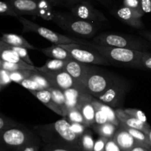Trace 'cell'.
<instances>
[{"label": "cell", "mask_w": 151, "mask_h": 151, "mask_svg": "<svg viewBox=\"0 0 151 151\" xmlns=\"http://www.w3.org/2000/svg\"><path fill=\"white\" fill-rule=\"evenodd\" d=\"M53 6L55 5H71L74 6L78 3L81 2L85 0H48Z\"/></svg>", "instance_id": "obj_43"}, {"label": "cell", "mask_w": 151, "mask_h": 151, "mask_svg": "<svg viewBox=\"0 0 151 151\" xmlns=\"http://www.w3.org/2000/svg\"><path fill=\"white\" fill-rule=\"evenodd\" d=\"M39 50L48 57L52 58L54 59L65 61H70L74 59L70 53L63 47H60L59 44H53L50 47L39 49Z\"/></svg>", "instance_id": "obj_20"}, {"label": "cell", "mask_w": 151, "mask_h": 151, "mask_svg": "<svg viewBox=\"0 0 151 151\" xmlns=\"http://www.w3.org/2000/svg\"><path fill=\"white\" fill-rule=\"evenodd\" d=\"M67 50L75 60L87 65H111L110 62L102 56L96 49L89 45L81 44H59Z\"/></svg>", "instance_id": "obj_7"}, {"label": "cell", "mask_w": 151, "mask_h": 151, "mask_svg": "<svg viewBox=\"0 0 151 151\" xmlns=\"http://www.w3.org/2000/svg\"><path fill=\"white\" fill-rule=\"evenodd\" d=\"M52 21L63 30L83 38L94 37L99 29L97 23L81 19L72 13L55 11Z\"/></svg>", "instance_id": "obj_4"}, {"label": "cell", "mask_w": 151, "mask_h": 151, "mask_svg": "<svg viewBox=\"0 0 151 151\" xmlns=\"http://www.w3.org/2000/svg\"><path fill=\"white\" fill-rule=\"evenodd\" d=\"M66 118L70 124L71 123H80V124H86L82 113H81V110L78 108L69 109L68 110Z\"/></svg>", "instance_id": "obj_32"}, {"label": "cell", "mask_w": 151, "mask_h": 151, "mask_svg": "<svg viewBox=\"0 0 151 151\" xmlns=\"http://www.w3.org/2000/svg\"><path fill=\"white\" fill-rule=\"evenodd\" d=\"M123 5L130 8L142 10L139 0H123Z\"/></svg>", "instance_id": "obj_47"}, {"label": "cell", "mask_w": 151, "mask_h": 151, "mask_svg": "<svg viewBox=\"0 0 151 151\" xmlns=\"http://www.w3.org/2000/svg\"><path fill=\"white\" fill-rule=\"evenodd\" d=\"M11 81H13L10 78V72L6 70L1 69V70H0V87H1V90H2L5 86L10 84Z\"/></svg>", "instance_id": "obj_40"}, {"label": "cell", "mask_w": 151, "mask_h": 151, "mask_svg": "<svg viewBox=\"0 0 151 151\" xmlns=\"http://www.w3.org/2000/svg\"><path fill=\"white\" fill-rule=\"evenodd\" d=\"M0 68L9 71V72L19 70H27L26 68H24L22 65H18V64L11 63V62H5V61L3 60H1V62H0Z\"/></svg>", "instance_id": "obj_38"}, {"label": "cell", "mask_w": 151, "mask_h": 151, "mask_svg": "<svg viewBox=\"0 0 151 151\" xmlns=\"http://www.w3.org/2000/svg\"><path fill=\"white\" fill-rule=\"evenodd\" d=\"M91 102H92V104L94 105V106L95 107V108L100 110L102 112H103L106 114V116L108 117V119H109V122L112 123V124H114V125L119 127V124H120V121H119L117 116H116V110H114L112 107L103 103V102H102L101 101L97 99V98H95L94 96L92 99V100H91Z\"/></svg>", "instance_id": "obj_22"}, {"label": "cell", "mask_w": 151, "mask_h": 151, "mask_svg": "<svg viewBox=\"0 0 151 151\" xmlns=\"http://www.w3.org/2000/svg\"><path fill=\"white\" fill-rule=\"evenodd\" d=\"M91 129V127H88L80 138L79 145L81 151H94L95 142L93 138Z\"/></svg>", "instance_id": "obj_28"}, {"label": "cell", "mask_w": 151, "mask_h": 151, "mask_svg": "<svg viewBox=\"0 0 151 151\" xmlns=\"http://www.w3.org/2000/svg\"><path fill=\"white\" fill-rule=\"evenodd\" d=\"M92 43L100 46L132 49L139 51H147L151 44L147 40L127 34L101 33L93 38Z\"/></svg>", "instance_id": "obj_3"}, {"label": "cell", "mask_w": 151, "mask_h": 151, "mask_svg": "<svg viewBox=\"0 0 151 151\" xmlns=\"http://www.w3.org/2000/svg\"><path fill=\"white\" fill-rule=\"evenodd\" d=\"M97 1H98L99 2L101 3V4H103V5L107 6V7L111 5V4L112 2L111 0H97Z\"/></svg>", "instance_id": "obj_52"}, {"label": "cell", "mask_w": 151, "mask_h": 151, "mask_svg": "<svg viewBox=\"0 0 151 151\" xmlns=\"http://www.w3.org/2000/svg\"><path fill=\"white\" fill-rule=\"evenodd\" d=\"M1 151H4V150H1Z\"/></svg>", "instance_id": "obj_55"}, {"label": "cell", "mask_w": 151, "mask_h": 151, "mask_svg": "<svg viewBox=\"0 0 151 151\" xmlns=\"http://www.w3.org/2000/svg\"><path fill=\"white\" fill-rule=\"evenodd\" d=\"M116 76V74L114 73L91 65L83 85L92 96L98 98L107 90Z\"/></svg>", "instance_id": "obj_5"}, {"label": "cell", "mask_w": 151, "mask_h": 151, "mask_svg": "<svg viewBox=\"0 0 151 151\" xmlns=\"http://www.w3.org/2000/svg\"><path fill=\"white\" fill-rule=\"evenodd\" d=\"M0 14L2 15V16H13V17L16 18L20 16L16 13L13 6L8 2L7 0L0 1Z\"/></svg>", "instance_id": "obj_33"}, {"label": "cell", "mask_w": 151, "mask_h": 151, "mask_svg": "<svg viewBox=\"0 0 151 151\" xmlns=\"http://www.w3.org/2000/svg\"><path fill=\"white\" fill-rule=\"evenodd\" d=\"M16 13L21 15L38 16V5L37 0H7Z\"/></svg>", "instance_id": "obj_17"}, {"label": "cell", "mask_w": 151, "mask_h": 151, "mask_svg": "<svg viewBox=\"0 0 151 151\" xmlns=\"http://www.w3.org/2000/svg\"><path fill=\"white\" fill-rule=\"evenodd\" d=\"M48 90L51 92L52 100L60 108V110L63 111V118H66L69 110H68L67 107L66 99L63 90L55 88V87H51V88H49Z\"/></svg>", "instance_id": "obj_24"}, {"label": "cell", "mask_w": 151, "mask_h": 151, "mask_svg": "<svg viewBox=\"0 0 151 151\" xmlns=\"http://www.w3.org/2000/svg\"><path fill=\"white\" fill-rule=\"evenodd\" d=\"M71 127H72V130L76 133L78 136L81 137L88 128V126L83 124H80V123H71Z\"/></svg>", "instance_id": "obj_42"}, {"label": "cell", "mask_w": 151, "mask_h": 151, "mask_svg": "<svg viewBox=\"0 0 151 151\" xmlns=\"http://www.w3.org/2000/svg\"><path fill=\"white\" fill-rule=\"evenodd\" d=\"M34 130L41 137L45 144H56L80 150V136L72 130L66 118L54 123L34 127Z\"/></svg>", "instance_id": "obj_1"}, {"label": "cell", "mask_w": 151, "mask_h": 151, "mask_svg": "<svg viewBox=\"0 0 151 151\" xmlns=\"http://www.w3.org/2000/svg\"><path fill=\"white\" fill-rule=\"evenodd\" d=\"M30 70H19L10 72L12 81L16 83H20L22 80L29 78Z\"/></svg>", "instance_id": "obj_34"}, {"label": "cell", "mask_w": 151, "mask_h": 151, "mask_svg": "<svg viewBox=\"0 0 151 151\" xmlns=\"http://www.w3.org/2000/svg\"><path fill=\"white\" fill-rule=\"evenodd\" d=\"M41 73H43L50 80L53 87L60 89L63 91L80 84L64 69L56 72Z\"/></svg>", "instance_id": "obj_13"}, {"label": "cell", "mask_w": 151, "mask_h": 151, "mask_svg": "<svg viewBox=\"0 0 151 151\" xmlns=\"http://www.w3.org/2000/svg\"><path fill=\"white\" fill-rule=\"evenodd\" d=\"M139 34L142 36L144 37L148 41H150L151 43V32L150 31L147 30H141L139 31Z\"/></svg>", "instance_id": "obj_51"}, {"label": "cell", "mask_w": 151, "mask_h": 151, "mask_svg": "<svg viewBox=\"0 0 151 151\" xmlns=\"http://www.w3.org/2000/svg\"><path fill=\"white\" fill-rule=\"evenodd\" d=\"M108 139H106V138L105 137L100 136V137L95 141L94 151H105Z\"/></svg>", "instance_id": "obj_46"}, {"label": "cell", "mask_w": 151, "mask_h": 151, "mask_svg": "<svg viewBox=\"0 0 151 151\" xmlns=\"http://www.w3.org/2000/svg\"><path fill=\"white\" fill-rule=\"evenodd\" d=\"M91 68V65H87L72 59L68 61L64 70H66L78 83L83 84Z\"/></svg>", "instance_id": "obj_14"}, {"label": "cell", "mask_w": 151, "mask_h": 151, "mask_svg": "<svg viewBox=\"0 0 151 151\" xmlns=\"http://www.w3.org/2000/svg\"><path fill=\"white\" fill-rule=\"evenodd\" d=\"M147 137H148V141H149V144H150V147H151V128L149 130V132L147 133Z\"/></svg>", "instance_id": "obj_53"}, {"label": "cell", "mask_w": 151, "mask_h": 151, "mask_svg": "<svg viewBox=\"0 0 151 151\" xmlns=\"http://www.w3.org/2000/svg\"><path fill=\"white\" fill-rule=\"evenodd\" d=\"M18 19L23 26V33L34 32L38 33L43 38L51 41L55 44H81L86 45V41L72 38L67 36L54 32L45 27L41 26L35 22L27 19L23 16H19Z\"/></svg>", "instance_id": "obj_6"}, {"label": "cell", "mask_w": 151, "mask_h": 151, "mask_svg": "<svg viewBox=\"0 0 151 151\" xmlns=\"http://www.w3.org/2000/svg\"><path fill=\"white\" fill-rule=\"evenodd\" d=\"M97 134L106 139H113L118 127L111 122H107L102 125H93L91 127Z\"/></svg>", "instance_id": "obj_26"}, {"label": "cell", "mask_w": 151, "mask_h": 151, "mask_svg": "<svg viewBox=\"0 0 151 151\" xmlns=\"http://www.w3.org/2000/svg\"><path fill=\"white\" fill-rule=\"evenodd\" d=\"M145 14L142 10L130 8L128 7H120L115 11V16L123 23L133 27L136 29H143L145 25L142 17Z\"/></svg>", "instance_id": "obj_12"}, {"label": "cell", "mask_w": 151, "mask_h": 151, "mask_svg": "<svg viewBox=\"0 0 151 151\" xmlns=\"http://www.w3.org/2000/svg\"><path fill=\"white\" fill-rule=\"evenodd\" d=\"M113 139L122 151H130L135 145L139 144L121 123Z\"/></svg>", "instance_id": "obj_16"}, {"label": "cell", "mask_w": 151, "mask_h": 151, "mask_svg": "<svg viewBox=\"0 0 151 151\" xmlns=\"http://www.w3.org/2000/svg\"><path fill=\"white\" fill-rule=\"evenodd\" d=\"M40 147V142L38 138H37L36 139H35L34 141H32V142L29 143L28 144H27L26 146H24V147L21 148V149L18 150L16 151H38V150L39 149Z\"/></svg>", "instance_id": "obj_44"}, {"label": "cell", "mask_w": 151, "mask_h": 151, "mask_svg": "<svg viewBox=\"0 0 151 151\" xmlns=\"http://www.w3.org/2000/svg\"><path fill=\"white\" fill-rule=\"evenodd\" d=\"M105 151H122V150L118 146L114 139H108Z\"/></svg>", "instance_id": "obj_48"}, {"label": "cell", "mask_w": 151, "mask_h": 151, "mask_svg": "<svg viewBox=\"0 0 151 151\" xmlns=\"http://www.w3.org/2000/svg\"><path fill=\"white\" fill-rule=\"evenodd\" d=\"M37 138L38 136L33 131L22 124L19 127L1 132V142L15 151L24 147Z\"/></svg>", "instance_id": "obj_8"}, {"label": "cell", "mask_w": 151, "mask_h": 151, "mask_svg": "<svg viewBox=\"0 0 151 151\" xmlns=\"http://www.w3.org/2000/svg\"><path fill=\"white\" fill-rule=\"evenodd\" d=\"M86 45L91 46L96 49L111 65L142 70V58L145 51L121 47L100 46L88 41H86Z\"/></svg>", "instance_id": "obj_2"}, {"label": "cell", "mask_w": 151, "mask_h": 151, "mask_svg": "<svg viewBox=\"0 0 151 151\" xmlns=\"http://www.w3.org/2000/svg\"><path fill=\"white\" fill-rule=\"evenodd\" d=\"M37 1H38V0H37Z\"/></svg>", "instance_id": "obj_56"}, {"label": "cell", "mask_w": 151, "mask_h": 151, "mask_svg": "<svg viewBox=\"0 0 151 151\" xmlns=\"http://www.w3.org/2000/svg\"><path fill=\"white\" fill-rule=\"evenodd\" d=\"M115 110H116V116H117L118 119L119 120L120 122H122L125 125L131 127V128L137 129V130L144 131L145 133L147 134V133L151 128L148 123H145L143 121H140V120L131 116L130 115L127 114L123 109H121V108H118Z\"/></svg>", "instance_id": "obj_18"}, {"label": "cell", "mask_w": 151, "mask_h": 151, "mask_svg": "<svg viewBox=\"0 0 151 151\" xmlns=\"http://www.w3.org/2000/svg\"><path fill=\"white\" fill-rule=\"evenodd\" d=\"M1 41H3L6 44L15 47H24L29 50H39L35 46L29 44L23 36L15 33H3L1 36Z\"/></svg>", "instance_id": "obj_21"}, {"label": "cell", "mask_w": 151, "mask_h": 151, "mask_svg": "<svg viewBox=\"0 0 151 151\" xmlns=\"http://www.w3.org/2000/svg\"><path fill=\"white\" fill-rule=\"evenodd\" d=\"M44 151H81L75 148L69 147L60 146L56 144H45L44 147Z\"/></svg>", "instance_id": "obj_39"}, {"label": "cell", "mask_w": 151, "mask_h": 151, "mask_svg": "<svg viewBox=\"0 0 151 151\" xmlns=\"http://www.w3.org/2000/svg\"><path fill=\"white\" fill-rule=\"evenodd\" d=\"M149 151H151V148H150V150H149Z\"/></svg>", "instance_id": "obj_54"}, {"label": "cell", "mask_w": 151, "mask_h": 151, "mask_svg": "<svg viewBox=\"0 0 151 151\" xmlns=\"http://www.w3.org/2000/svg\"><path fill=\"white\" fill-rule=\"evenodd\" d=\"M66 99L68 110L78 108L84 102L93 99L94 96L89 93L86 87L82 84H79L70 89L64 90Z\"/></svg>", "instance_id": "obj_11"}, {"label": "cell", "mask_w": 151, "mask_h": 151, "mask_svg": "<svg viewBox=\"0 0 151 151\" xmlns=\"http://www.w3.org/2000/svg\"><path fill=\"white\" fill-rule=\"evenodd\" d=\"M124 110L127 114L130 115L131 116L140 120V121H143L145 123H147L145 114L141 110L137 109V108H126V109H124Z\"/></svg>", "instance_id": "obj_36"}, {"label": "cell", "mask_w": 151, "mask_h": 151, "mask_svg": "<svg viewBox=\"0 0 151 151\" xmlns=\"http://www.w3.org/2000/svg\"><path fill=\"white\" fill-rule=\"evenodd\" d=\"M19 84H21L24 88L29 90V91H31V90H35V91H37V90H44V88L36 81H35V80L31 78H27L22 80L19 83Z\"/></svg>", "instance_id": "obj_35"}, {"label": "cell", "mask_w": 151, "mask_h": 151, "mask_svg": "<svg viewBox=\"0 0 151 151\" xmlns=\"http://www.w3.org/2000/svg\"><path fill=\"white\" fill-rule=\"evenodd\" d=\"M38 16L47 21L53 20L55 10L53 9V5L48 0H38Z\"/></svg>", "instance_id": "obj_25"}, {"label": "cell", "mask_w": 151, "mask_h": 151, "mask_svg": "<svg viewBox=\"0 0 151 151\" xmlns=\"http://www.w3.org/2000/svg\"><path fill=\"white\" fill-rule=\"evenodd\" d=\"M142 10L144 13H151V0H139Z\"/></svg>", "instance_id": "obj_49"}, {"label": "cell", "mask_w": 151, "mask_h": 151, "mask_svg": "<svg viewBox=\"0 0 151 151\" xmlns=\"http://www.w3.org/2000/svg\"><path fill=\"white\" fill-rule=\"evenodd\" d=\"M29 78L36 81L44 88V90H47V89L53 87L52 84H51L50 80L47 78V76L38 70H31Z\"/></svg>", "instance_id": "obj_30"}, {"label": "cell", "mask_w": 151, "mask_h": 151, "mask_svg": "<svg viewBox=\"0 0 151 151\" xmlns=\"http://www.w3.org/2000/svg\"><path fill=\"white\" fill-rule=\"evenodd\" d=\"M71 13L76 17L94 23L108 22L105 15L87 1H83L71 7Z\"/></svg>", "instance_id": "obj_10"}, {"label": "cell", "mask_w": 151, "mask_h": 151, "mask_svg": "<svg viewBox=\"0 0 151 151\" xmlns=\"http://www.w3.org/2000/svg\"><path fill=\"white\" fill-rule=\"evenodd\" d=\"M0 53H1V60L5 61V62H11V63L18 64L27 70H37V67L34 65H31L27 63L24 61L22 60L18 53L15 50L10 48L7 44L4 42L3 41H0Z\"/></svg>", "instance_id": "obj_15"}, {"label": "cell", "mask_w": 151, "mask_h": 151, "mask_svg": "<svg viewBox=\"0 0 151 151\" xmlns=\"http://www.w3.org/2000/svg\"><path fill=\"white\" fill-rule=\"evenodd\" d=\"M151 70V53L145 51L142 58V70Z\"/></svg>", "instance_id": "obj_45"}, {"label": "cell", "mask_w": 151, "mask_h": 151, "mask_svg": "<svg viewBox=\"0 0 151 151\" xmlns=\"http://www.w3.org/2000/svg\"><path fill=\"white\" fill-rule=\"evenodd\" d=\"M107 122H109V119L106 114L102 112L100 110L96 108L95 121H94V125H102Z\"/></svg>", "instance_id": "obj_41"}, {"label": "cell", "mask_w": 151, "mask_h": 151, "mask_svg": "<svg viewBox=\"0 0 151 151\" xmlns=\"http://www.w3.org/2000/svg\"><path fill=\"white\" fill-rule=\"evenodd\" d=\"M22 124L17 122L13 118L4 115V114H0V133L9 129L14 128V127H19Z\"/></svg>", "instance_id": "obj_31"}, {"label": "cell", "mask_w": 151, "mask_h": 151, "mask_svg": "<svg viewBox=\"0 0 151 151\" xmlns=\"http://www.w3.org/2000/svg\"><path fill=\"white\" fill-rule=\"evenodd\" d=\"M30 92L34 96L37 98L40 102H42L45 106H47V107L50 108L51 110H52L53 112H55V113L58 114V115H61L62 117H63V111L60 110V108L56 105L54 102V101L52 100V94L51 92L47 89V90H31Z\"/></svg>", "instance_id": "obj_19"}, {"label": "cell", "mask_w": 151, "mask_h": 151, "mask_svg": "<svg viewBox=\"0 0 151 151\" xmlns=\"http://www.w3.org/2000/svg\"><path fill=\"white\" fill-rule=\"evenodd\" d=\"M8 45L10 48L13 49V50H15V51L18 53L19 57H20L22 60H24L25 62L29 64V65H34L33 62L31 61L29 54H28L27 49L24 48V47H15V46L10 45V44H8Z\"/></svg>", "instance_id": "obj_37"}, {"label": "cell", "mask_w": 151, "mask_h": 151, "mask_svg": "<svg viewBox=\"0 0 151 151\" xmlns=\"http://www.w3.org/2000/svg\"><path fill=\"white\" fill-rule=\"evenodd\" d=\"M129 90V81L123 77L116 75V78L107 90L97 99L112 107H115L122 105L125 95Z\"/></svg>", "instance_id": "obj_9"}, {"label": "cell", "mask_w": 151, "mask_h": 151, "mask_svg": "<svg viewBox=\"0 0 151 151\" xmlns=\"http://www.w3.org/2000/svg\"><path fill=\"white\" fill-rule=\"evenodd\" d=\"M150 149V147H147L145 146V145L137 144L130 151H149Z\"/></svg>", "instance_id": "obj_50"}, {"label": "cell", "mask_w": 151, "mask_h": 151, "mask_svg": "<svg viewBox=\"0 0 151 151\" xmlns=\"http://www.w3.org/2000/svg\"><path fill=\"white\" fill-rule=\"evenodd\" d=\"M67 62L68 61L52 59L47 61L42 67L37 68V69L41 72H56L64 69Z\"/></svg>", "instance_id": "obj_27"}, {"label": "cell", "mask_w": 151, "mask_h": 151, "mask_svg": "<svg viewBox=\"0 0 151 151\" xmlns=\"http://www.w3.org/2000/svg\"><path fill=\"white\" fill-rule=\"evenodd\" d=\"M122 124L125 129H126L128 132L130 133V134L137 141L139 144H143L145 146L147 147L151 148L150 144H149L148 141V137H147V134L146 133H145L144 131H142L140 130H137V129L131 128V127H128L127 125H125V124H123L122 122H120Z\"/></svg>", "instance_id": "obj_29"}, {"label": "cell", "mask_w": 151, "mask_h": 151, "mask_svg": "<svg viewBox=\"0 0 151 151\" xmlns=\"http://www.w3.org/2000/svg\"><path fill=\"white\" fill-rule=\"evenodd\" d=\"M91 100L92 99L86 101L79 107L85 120L86 125L88 126V127H92L95 121L96 108L91 102Z\"/></svg>", "instance_id": "obj_23"}]
</instances>
